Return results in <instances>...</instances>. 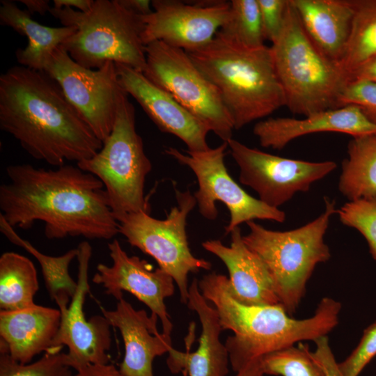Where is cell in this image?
I'll list each match as a JSON object with an SVG mask.
<instances>
[{"instance_id": "cell-1", "label": "cell", "mask_w": 376, "mask_h": 376, "mask_svg": "<svg viewBox=\"0 0 376 376\" xmlns=\"http://www.w3.org/2000/svg\"><path fill=\"white\" fill-rule=\"evenodd\" d=\"M6 172L9 181L0 186V215L13 228L42 221L49 240H110L119 233L102 182L77 166L12 164Z\"/></svg>"}, {"instance_id": "cell-2", "label": "cell", "mask_w": 376, "mask_h": 376, "mask_svg": "<svg viewBox=\"0 0 376 376\" xmlns=\"http://www.w3.org/2000/svg\"><path fill=\"white\" fill-rule=\"evenodd\" d=\"M0 128L31 157L56 167L90 159L102 147L58 84L22 65L0 76Z\"/></svg>"}, {"instance_id": "cell-3", "label": "cell", "mask_w": 376, "mask_h": 376, "mask_svg": "<svg viewBox=\"0 0 376 376\" xmlns=\"http://www.w3.org/2000/svg\"><path fill=\"white\" fill-rule=\"evenodd\" d=\"M203 296L216 309L223 330H230L225 345L232 368L236 373L251 361L289 347L302 340H315L338 324L339 301L324 297L308 318L289 316L280 305L248 306L237 301L228 278L212 272L198 281Z\"/></svg>"}, {"instance_id": "cell-4", "label": "cell", "mask_w": 376, "mask_h": 376, "mask_svg": "<svg viewBox=\"0 0 376 376\" xmlns=\"http://www.w3.org/2000/svg\"><path fill=\"white\" fill-rule=\"evenodd\" d=\"M185 51L217 88L235 130L285 106L270 47L249 49L217 33L206 45Z\"/></svg>"}, {"instance_id": "cell-5", "label": "cell", "mask_w": 376, "mask_h": 376, "mask_svg": "<svg viewBox=\"0 0 376 376\" xmlns=\"http://www.w3.org/2000/svg\"><path fill=\"white\" fill-rule=\"evenodd\" d=\"M270 49L285 107L292 113L306 116L340 107L350 77L311 40L290 0L282 31Z\"/></svg>"}, {"instance_id": "cell-6", "label": "cell", "mask_w": 376, "mask_h": 376, "mask_svg": "<svg viewBox=\"0 0 376 376\" xmlns=\"http://www.w3.org/2000/svg\"><path fill=\"white\" fill-rule=\"evenodd\" d=\"M49 13L63 26L76 28L62 46L81 66L99 69L107 62H113L144 72L143 16L127 10L118 0H95L86 13L53 6Z\"/></svg>"}, {"instance_id": "cell-7", "label": "cell", "mask_w": 376, "mask_h": 376, "mask_svg": "<svg viewBox=\"0 0 376 376\" xmlns=\"http://www.w3.org/2000/svg\"><path fill=\"white\" fill-rule=\"evenodd\" d=\"M324 203L319 217L293 230L276 231L254 221L246 223L249 232L243 240L265 263L280 304L289 315L296 311L316 265L331 257L324 235L336 208L334 200L325 198Z\"/></svg>"}, {"instance_id": "cell-8", "label": "cell", "mask_w": 376, "mask_h": 376, "mask_svg": "<svg viewBox=\"0 0 376 376\" xmlns=\"http://www.w3.org/2000/svg\"><path fill=\"white\" fill-rule=\"evenodd\" d=\"M77 166L102 182L115 218L139 211L149 212L144 186L152 164L136 131L134 107L122 88L110 134L94 156Z\"/></svg>"}, {"instance_id": "cell-9", "label": "cell", "mask_w": 376, "mask_h": 376, "mask_svg": "<svg viewBox=\"0 0 376 376\" xmlns=\"http://www.w3.org/2000/svg\"><path fill=\"white\" fill-rule=\"evenodd\" d=\"M177 205L164 219L152 217L148 212L139 211L116 217L119 233L130 244L152 257L159 267L176 283L180 301L187 304L188 276L201 269L209 270L211 263L195 257L191 252L186 232L187 219L196 205L189 190L175 189Z\"/></svg>"}, {"instance_id": "cell-10", "label": "cell", "mask_w": 376, "mask_h": 376, "mask_svg": "<svg viewBox=\"0 0 376 376\" xmlns=\"http://www.w3.org/2000/svg\"><path fill=\"white\" fill-rule=\"evenodd\" d=\"M145 50L143 75L171 95L223 141L232 139L233 123L217 88L186 51L158 40L146 45Z\"/></svg>"}, {"instance_id": "cell-11", "label": "cell", "mask_w": 376, "mask_h": 376, "mask_svg": "<svg viewBox=\"0 0 376 376\" xmlns=\"http://www.w3.org/2000/svg\"><path fill=\"white\" fill-rule=\"evenodd\" d=\"M228 143L203 151L181 152L169 147L166 155L181 164L188 166L195 174L198 189L194 194L201 214L209 220H214L218 211L216 202H222L230 212V221L225 227L226 235L242 223L255 219H267L283 223L285 213L270 207L258 198L246 192L230 175L224 164L225 150Z\"/></svg>"}, {"instance_id": "cell-12", "label": "cell", "mask_w": 376, "mask_h": 376, "mask_svg": "<svg viewBox=\"0 0 376 376\" xmlns=\"http://www.w3.org/2000/svg\"><path fill=\"white\" fill-rule=\"evenodd\" d=\"M43 70L58 84L67 99L103 141L113 129L121 90L116 64L107 62L95 70L83 67L60 45L52 53Z\"/></svg>"}, {"instance_id": "cell-13", "label": "cell", "mask_w": 376, "mask_h": 376, "mask_svg": "<svg viewBox=\"0 0 376 376\" xmlns=\"http://www.w3.org/2000/svg\"><path fill=\"white\" fill-rule=\"evenodd\" d=\"M230 154L240 169V180L251 187L265 204L279 208L298 192L311 185L337 166L333 161L308 162L282 157L230 139Z\"/></svg>"}, {"instance_id": "cell-14", "label": "cell", "mask_w": 376, "mask_h": 376, "mask_svg": "<svg viewBox=\"0 0 376 376\" xmlns=\"http://www.w3.org/2000/svg\"><path fill=\"white\" fill-rule=\"evenodd\" d=\"M77 249V288L69 304L58 305L61 322L49 352H61L66 346L68 363L75 370L88 365L109 363L111 345V326L106 318L103 315H94L87 320L85 316L84 304L90 289L88 267L92 247L83 241Z\"/></svg>"}, {"instance_id": "cell-15", "label": "cell", "mask_w": 376, "mask_h": 376, "mask_svg": "<svg viewBox=\"0 0 376 376\" xmlns=\"http://www.w3.org/2000/svg\"><path fill=\"white\" fill-rule=\"evenodd\" d=\"M108 249L112 264L99 263L93 282L117 301L123 297V291L130 292L157 315L162 333L171 335L173 324L164 300L174 293L173 277L160 267L153 269L146 260L129 256L116 239L108 244Z\"/></svg>"}, {"instance_id": "cell-16", "label": "cell", "mask_w": 376, "mask_h": 376, "mask_svg": "<svg viewBox=\"0 0 376 376\" xmlns=\"http://www.w3.org/2000/svg\"><path fill=\"white\" fill-rule=\"evenodd\" d=\"M152 13L143 16L145 45L162 41L184 50L210 42L227 19L230 1L190 4L178 0L151 1Z\"/></svg>"}, {"instance_id": "cell-17", "label": "cell", "mask_w": 376, "mask_h": 376, "mask_svg": "<svg viewBox=\"0 0 376 376\" xmlns=\"http://www.w3.org/2000/svg\"><path fill=\"white\" fill-rule=\"evenodd\" d=\"M115 64L120 87L136 100L162 132L179 138L189 151L210 148L206 137L211 131L203 122L143 72L126 65Z\"/></svg>"}, {"instance_id": "cell-18", "label": "cell", "mask_w": 376, "mask_h": 376, "mask_svg": "<svg viewBox=\"0 0 376 376\" xmlns=\"http://www.w3.org/2000/svg\"><path fill=\"white\" fill-rule=\"evenodd\" d=\"M102 314L121 334L125 355L119 371L123 376H154L152 363L157 357L173 348L171 335L159 334L158 317L145 310H136L124 297L114 310L101 308Z\"/></svg>"}, {"instance_id": "cell-19", "label": "cell", "mask_w": 376, "mask_h": 376, "mask_svg": "<svg viewBox=\"0 0 376 376\" xmlns=\"http://www.w3.org/2000/svg\"><path fill=\"white\" fill-rule=\"evenodd\" d=\"M253 132L261 146L281 150L292 140L318 132H340L352 137L376 133V123L359 107L327 109L304 118H269L258 121Z\"/></svg>"}, {"instance_id": "cell-20", "label": "cell", "mask_w": 376, "mask_h": 376, "mask_svg": "<svg viewBox=\"0 0 376 376\" xmlns=\"http://www.w3.org/2000/svg\"><path fill=\"white\" fill-rule=\"evenodd\" d=\"M230 234L231 241L229 246L219 240H207L202 243V246L225 264L234 297L248 306L280 304L267 267L245 244L240 226L234 228Z\"/></svg>"}, {"instance_id": "cell-21", "label": "cell", "mask_w": 376, "mask_h": 376, "mask_svg": "<svg viewBox=\"0 0 376 376\" xmlns=\"http://www.w3.org/2000/svg\"><path fill=\"white\" fill-rule=\"evenodd\" d=\"M187 304L201 324L198 347L193 352L189 345L186 352L172 348L167 359L169 370L172 373L185 372L187 376H226L230 361L228 350L220 340L223 329L216 309L201 294L196 279L189 286Z\"/></svg>"}, {"instance_id": "cell-22", "label": "cell", "mask_w": 376, "mask_h": 376, "mask_svg": "<svg viewBox=\"0 0 376 376\" xmlns=\"http://www.w3.org/2000/svg\"><path fill=\"white\" fill-rule=\"evenodd\" d=\"M61 313L58 308L34 304L13 311H0V353L26 364L41 352L51 351Z\"/></svg>"}, {"instance_id": "cell-23", "label": "cell", "mask_w": 376, "mask_h": 376, "mask_svg": "<svg viewBox=\"0 0 376 376\" xmlns=\"http://www.w3.org/2000/svg\"><path fill=\"white\" fill-rule=\"evenodd\" d=\"M306 33L330 59L340 63L350 33L352 0H290Z\"/></svg>"}, {"instance_id": "cell-24", "label": "cell", "mask_w": 376, "mask_h": 376, "mask_svg": "<svg viewBox=\"0 0 376 376\" xmlns=\"http://www.w3.org/2000/svg\"><path fill=\"white\" fill-rule=\"evenodd\" d=\"M0 24L12 28L28 38V45L15 52L20 65L37 70H43L54 50L75 31V26L50 27L39 24L31 17L28 10L19 9L15 3L1 1Z\"/></svg>"}, {"instance_id": "cell-25", "label": "cell", "mask_w": 376, "mask_h": 376, "mask_svg": "<svg viewBox=\"0 0 376 376\" xmlns=\"http://www.w3.org/2000/svg\"><path fill=\"white\" fill-rule=\"evenodd\" d=\"M338 190L349 201L376 197V133L349 141Z\"/></svg>"}, {"instance_id": "cell-26", "label": "cell", "mask_w": 376, "mask_h": 376, "mask_svg": "<svg viewBox=\"0 0 376 376\" xmlns=\"http://www.w3.org/2000/svg\"><path fill=\"white\" fill-rule=\"evenodd\" d=\"M0 231L10 242L23 248L38 260L51 299L56 304H69L77 288V281L70 274L69 267L74 258H77L78 249H70L58 256L42 253L29 241L22 238L1 215H0Z\"/></svg>"}, {"instance_id": "cell-27", "label": "cell", "mask_w": 376, "mask_h": 376, "mask_svg": "<svg viewBox=\"0 0 376 376\" xmlns=\"http://www.w3.org/2000/svg\"><path fill=\"white\" fill-rule=\"evenodd\" d=\"M39 289L37 271L27 257L5 252L0 257V308L13 311L35 304Z\"/></svg>"}, {"instance_id": "cell-28", "label": "cell", "mask_w": 376, "mask_h": 376, "mask_svg": "<svg viewBox=\"0 0 376 376\" xmlns=\"http://www.w3.org/2000/svg\"><path fill=\"white\" fill-rule=\"evenodd\" d=\"M354 14L340 67L352 75L376 56V0H352Z\"/></svg>"}, {"instance_id": "cell-29", "label": "cell", "mask_w": 376, "mask_h": 376, "mask_svg": "<svg viewBox=\"0 0 376 376\" xmlns=\"http://www.w3.org/2000/svg\"><path fill=\"white\" fill-rule=\"evenodd\" d=\"M237 45L256 49L265 45L258 0H232L227 19L217 33Z\"/></svg>"}, {"instance_id": "cell-30", "label": "cell", "mask_w": 376, "mask_h": 376, "mask_svg": "<svg viewBox=\"0 0 376 376\" xmlns=\"http://www.w3.org/2000/svg\"><path fill=\"white\" fill-rule=\"evenodd\" d=\"M265 375L279 376H324L312 357L308 346L299 343L270 353L261 359Z\"/></svg>"}, {"instance_id": "cell-31", "label": "cell", "mask_w": 376, "mask_h": 376, "mask_svg": "<svg viewBox=\"0 0 376 376\" xmlns=\"http://www.w3.org/2000/svg\"><path fill=\"white\" fill-rule=\"evenodd\" d=\"M65 352H45L34 362L22 364L0 353V376H74Z\"/></svg>"}, {"instance_id": "cell-32", "label": "cell", "mask_w": 376, "mask_h": 376, "mask_svg": "<svg viewBox=\"0 0 376 376\" xmlns=\"http://www.w3.org/2000/svg\"><path fill=\"white\" fill-rule=\"evenodd\" d=\"M341 223L357 230L376 260V197L350 201L336 210Z\"/></svg>"}, {"instance_id": "cell-33", "label": "cell", "mask_w": 376, "mask_h": 376, "mask_svg": "<svg viewBox=\"0 0 376 376\" xmlns=\"http://www.w3.org/2000/svg\"><path fill=\"white\" fill-rule=\"evenodd\" d=\"M340 105V107L357 106L371 120L376 123V81L351 80L341 93Z\"/></svg>"}, {"instance_id": "cell-34", "label": "cell", "mask_w": 376, "mask_h": 376, "mask_svg": "<svg viewBox=\"0 0 376 376\" xmlns=\"http://www.w3.org/2000/svg\"><path fill=\"white\" fill-rule=\"evenodd\" d=\"M375 356L376 322L364 330L357 347L338 366L345 376H359Z\"/></svg>"}, {"instance_id": "cell-35", "label": "cell", "mask_w": 376, "mask_h": 376, "mask_svg": "<svg viewBox=\"0 0 376 376\" xmlns=\"http://www.w3.org/2000/svg\"><path fill=\"white\" fill-rule=\"evenodd\" d=\"M265 39L273 43L285 19L289 0H258Z\"/></svg>"}, {"instance_id": "cell-36", "label": "cell", "mask_w": 376, "mask_h": 376, "mask_svg": "<svg viewBox=\"0 0 376 376\" xmlns=\"http://www.w3.org/2000/svg\"><path fill=\"white\" fill-rule=\"evenodd\" d=\"M314 343L316 348L314 352H311V354L322 370L324 376H345L340 370L331 351L327 336L317 338Z\"/></svg>"}, {"instance_id": "cell-37", "label": "cell", "mask_w": 376, "mask_h": 376, "mask_svg": "<svg viewBox=\"0 0 376 376\" xmlns=\"http://www.w3.org/2000/svg\"><path fill=\"white\" fill-rule=\"evenodd\" d=\"M74 376H123L113 365L92 364L77 370Z\"/></svg>"}, {"instance_id": "cell-38", "label": "cell", "mask_w": 376, "mask_h": 376, "mask_svg": "<svg viewBox=\"0 0 376 376\" xmlns=\"http://www.w3.org/2000/svg\"><path fill=\"white\" fill-rule=\"evenodd\" d=\"M127 10L133 13L145 16L152 13L151 1L148 0H118Z\"/></svg>"}, {"instance_id": "cell-39", "label": "cell", "mask_w": 376, "mask_h": 376, "mask_svg": "<svg viewBox=\"0 0 376 376\" xmlns=\"http://www.w3.org/2000/svg\"><path fill=\"white\" fill-rule=\"evenodd\" d=\"M355 79L376 81V56L367 61L352 75L351 80Z\"/></svg>"}, {"instance_id": "cell-40", "label": "cell", "mask_w": 376, "mask_h": 376, "mask_svg": "<svg viewBox=\"0 0 376 376\" xmlns=\"http://www.w3.org/2000/svg\"><path fill=\"white\" fill-rule=\"evenodd\" d=\"M93 3V0H54L53 7L58 9L75 8L79 10V11L86 13L91 9Z\"/></svg>"}, {"instance_id": "cell-41", "label": "cell", "mask_w": 376, "mask_h": 376, "mask_svg": "<svg viewBox=\"0 0 376 376\" xmlns=\"http://www.w3.org/2000/svg\"><path fill=\"white\" fill-rule=\"evenodd\" d=\"M31 14L37 13L41 15L49 12L51 6L49 0H20Z\"/></svg>"}, {"instance_id": "cell-42", "label": "cell", "mask_w": 376, "mask_h": 376, "mask_svg": "<svg viewBox=\"0 0 376 376\" xmlns=\"http://www.w3.org/2000/svg\"><path fill=\"white\" fill-rule=\"evenodd\" d=\"M261 359H256L237 373L235 376H263Z\"/></svg>"}, {"instance_id": "cell-43", "label": "cell", "mask_w": 376, "mask_h": 376, "mask_svg": "<svg viewBox=\"0 0 376 376\" xmlns=\"http://www.w3.org/2000/svg\"><path fill=\"white\" fill-rule=\"evenodd\" d=\"M182 373H183L184 376H187V375L186 373H184V372H183Z\"/></svg>"}]
</instances>
